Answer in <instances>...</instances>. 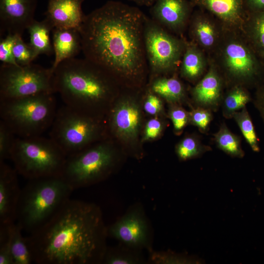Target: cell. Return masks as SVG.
Returning a JSON list of instances; mask_svg holds the SVG:
<instances>
[{"mask_svg": "<svg viewBox=\"0 0 264 264\" xmlns=\"http://www.w3.org/2000/svg\"><path fill=\"white\" fill-rule=\"evenodd\" d=\"M146 16L138 8L115 0L86 15L79 30L84 57L113 77L141 81L148 66L144 38Z\"/></svg>", "mask_w": 264, "mask_h": 264, "instance_id": "obj_1", "label": "cell"}, {"mask_svg": "<svg viewBox=\"0 0 264 264\" xmlns=\"http://www.w3.org/2000/svg\"><path fill=\"white\" fill-rule=\"evenodd\" d=\"M107 227L94 203L68 199L44 224L26 237L33 263H102Z\"/></svg>", "mask_w": 264, "mask_h": 264, "instance_id": "obj_2", "label": "cell"}, {"mask_svg": "<svg viewBox=\"0 0 264 264\" xmlns=\"http://www.w3.org/2000/svg\"><path fill=\"white\" fill-rule=\"evenodd\" d=\"M113 78L85 57L65 60L53 71L55 92L59 94L65 105L90 116L91 109L110 98Z\"/></svg>", "mask_w": 264, "mask_h": 264, "instance_id": "obj_3", "label": "cell"}, {"mask_svg": "<svg viewBox=\"0 0 264 264\" xmlns=\"http://www.w3.org/2000/svg\"><path fill=\"white\" fill-rule=\"evenodd\" d=\"M73 190L61 176L29 179L21 190L16 222L29 234L47 221Z\"/></svg>", "mask_w": 264, "mask_h": 264, "instance_id": "obj_4", "label": "cell"}, {"mask_svg": "<svg viewBox=\"0 0 264 264\" xmlns=\"http://www.w3.org/2000/svg\"><path fill=\"white\" fill-rule=\"evenodd\" d=\"M57 110L52 93L0 99L1 120L19 137L41 136L50 128Z\"/></svg>", "mask_w": 264, "mask_h": 264, "instance_id": "obj_5", "label": "cell"}, {"mask_svg": "<svg viewBox=\"0 0 264 264\" xmlns=\"http://www.w3.org/2000/svg\"><path fill=\"white\" fill-rule=\"evenodd\" d=\"M66 157L50 137L16 136L10 159L18 173L29 180L61 176Z\"/></svg>", "mask_w": 264, "mask_h": 264, "instance_id": "obj_6", "label": "cell"}, {"mask_svg": "<svg viewBox=\"0 0 264 264\" xmlns=\"http://www.w3.org/2000/svg\"><path fill=\"white\" fill-rule=\"evenodd\" d=\"M115 158L113 150L106 143L88 146L66 157L61 177L73 190L92 185L109 175Z\"/></svg>", "mask_w": 264, "mask_h": 264, "instance_id": "obj_7", "label": "cell"}, {"mask_svg": "<svg viewBox=\"0 0 264 264\" xmlns=\"http://www.w3.org/2000/svg\"><path fill=\"white\" fill-rule=\"evenodd\" d=\"M50 128L49 137L68 156L97 139L101 127L93 117L64 105L57 110Z\"/></svg>", "mask_w": 264, "mask_h": 264, "instance_id": "obj_8", "label": "cell"}, {"mask_svg": "<svg viewBox=\"0 0 264 264\" xmlns=\"http://www.w3.org/2000/svg\"><path fill=\"white\" fill-rule=\"evenodd\" d=\"M222 76L230 87L257 88L264 82V63L247 40H229L223 47Z\"/></svg>", "mask_w": 264, "mask_h": 264, "instance_id": "obj_9", "label": "cell"}, {"mask_svg": "<svg viewBox=\"0 0 264 264\" xmlns=\"http://www.w3.org/2000/svg\"><path fill=\"white\" fill-rule=\"evenodd\" d=\"M55 93L50 67L31 63L25 66L3 64L0 67V99Z\"/></svg>", "mask_w": 264, "mask_h": 264, "instance_id": "obj_10", "label": "cell"}, {"mask_svg": "<svg viewBox=\"0 0 264 264\" xmlns=\"http://www.w3.org/2000/svg\"><path fill=\"white\" fill-rule=\"evenodd\" d=\"M144 46L148 66L154 74L174 71L184 53L186 42L178 39L146 16Z\"/></svg>", "mask_w": 264, "mask_h": 264, "instance_id": "obj_11", "label": "cell"}, {"mask_svg": "<svg viewBox=\"0 0 264 264\" xmlns=\"http://www.w3.org/2000/svg\"><path fill=\"white\" fill-rule=\"evenodd\" d=\"M107 233L122 245L139 250H151L150 231L143 208H131L116 222L107 227Z\"/></svg>", "mask_w": 264, "mask_h": 264, "instance_id": "obj_12", "label": "cell"}, {"mask_svg": "<svg viewBox=\"0 0 264 264\" xmlns=\"http://www.w3.org/2000/svg\"><path fill=\"white\" fill-rule=\"evenodd\" d=\"M37 0H0V34L22 36L35 20Z\"/></svg>", "mask_w": 264, "mask_h": 264, "instance_id": "obj_13", "label": "cell"}, {"mask_svg": "<svg viewBox=\"0 0 264 264\" xmlns=\"http://www.w3.org/2000/svg\"><path fill=\"white\" fill-rule=\"evenodd\" d=\"M18 172L4 161L0 162V225L16 222L21 189Z\"/></svg>", "mask_w": 264, "mask_h": 264, "instance_id": "obj_14", "label": "cell"}, {"mask_svg": "<svg viewBox=\"0 0 264 264\" xmlns=\"http://www.w3.org/2000/svg\"><path fill=\"white\" fill-rule=\"evenodd\" d=\"M192 4L187 0H156L151 6V18L168 31L180 33L187 24Z\"/></svg>", "mask_w": 264, "mask_h": 264, "instance_id": "obj_15", "label": "cell"}, {"mask_svg": "<svg viewBox=\"0 0 264 264\" xmlns=\"http://www.w3.org/2000/svg\"><path fill=\"white\" fill-rule=\"evenodd\" d=\"M84 1L48 0L44 19L53 29L73 28L79 31L86 17L82 9Z\"/></svg>", "mask_w": 264, "mask_h": 264, "instance_id": "obj_16", "label": "cell"}, {"mask_svg": "<svg viewBox=\"0 0 264 264\" xmlns=\"http://www.w3.org/2000/svg\"><path fill=\"white\" fill-rule=\"evenodd\" d=\"M225 83L222 75L214 67L192 89V94L197 107L217 111L220 107L224 96Z\"/></svg>", "mask_w": 264, "mask_h": 264, "instance_id": "obj_17", "label": "cell"}, {"mask_svg": "<svg viewBox=\"0 0 264 264\" xmlns=\"http://www.w3.org/2000/svg\"><path fill=\"white\" fill-rule=\"evenodd\" d=\"M118 104L112 111L110 122L118 135L127 138L135 137L140 122V113L135 103L125 100Z\"/></svg>", "mask_w": 264, "mask_h": 264, "instance_id": "obj_18", "label": "cell"}, {"mask_svg": "<svg viewBox=\"0 0 264 264\" xmlns=\"http://www.w3.org/2000/svg\"><path fill=\"white\" fill-rule=\"evenodd\" d=\"M54 60L50 69L53 73L63 61L75 58L82 50L79 31L73 28H54L52 30Z\"/></svg>", "mask_w": 264, "mask_h": 264, "instance_id": "obj_19", "label": "cell"}, {"mask_svg": "<svg viewBox=\"0 0 264 264\" xmlns=\"http://www.w3.org/2000/svg\"><path fill=\"white\" fill-rule=\"evenodd\" d=\"M192 4L206 9L226 24L234 25L246 20L245 0H193Z\"/></svg>", "mask_w": 264, "mask_h": 264, "instance_id": "obj_20", "label": "cell"}, {"mask_svg": "<svg viewBox=\"0 0 264 264\" xmlns=\"http://www.w3.org/2000/svg\"><path fill=\"white\" fill-rule=\"evenodd\" d=\"M29 45L37 57L40 54L49 55L53 51L50 39V32L52 28L45 20H34L28 26Z\"/></svg>", "mask_w": 264, "mask_h": 264, "instance_id": "obj_21", "label": "cell"}, {"mask_svg": "<svg viewBox=\"0 0 264 264\" xmlns=\"http://www.w3.org/2000/svg\"><path fill=\"white\" fill-rule=\"evenodd\" d=\"M245 22L247 40L264 63V10L249 13Z\"/></svg>", "mask_w": 264, "mask_h": 264, "instance_id": "obj_22", "label": "cell"}, {"mask_svg": "<svg viewBox=\"0 0 264 264\" xmlns=\"http://www.w3.org/2000/svg\"><path fill=\"white\" fill-rule=\"evenodd\" d=\"M204 69L201 53L194 44L186 42L181 64V75L189 81H195L200 77Z\"/></svg>", "mask_w": 264, "mask_h": 264, "instance_id": "obj_23", "label": "cell"}, {"mask_svg": "<svg viewBox=\"0 0 264 264\" xmlns=\"http://www.w3.org/2000/svg\"><path fill=\"white\" fill-rule=\"evenodd\" d=\"M247 88L242 86H234L230 87L224 95L221 104L222 114L226 119L233 118L234 114L246 107L252 101Z\"/></svg>", "mask_w": 264, "mask_h": 264, "instance_id": "obj_24", "label": "cell"}, {"mask_svg": "<svg viewBox=\"0 0 264 264\" xmlns=\"http://www.w3.org/2000/svg\"><path fill=\"white\" fill-rule=\"evenodd\" d=\"M150 88L152 92L170 102H179L185 97L184 86L176 77H157Z\"/></svg>", "mask_w": 264, "mask_h": 264, "instance_id": "obj_25", "label": "cell"}, {"mask_svg": "<svg viewBox=\"0 0 264 264\" xmlns=\"http://www.w3.org/2000/svg\"><path fill=\"white\" fill-rule=\"evenodd\" d=\"M214 140L218 149L233 157L242 158L244 155L239 136L234 133L225 123L214 134Z\"/></svg>", "mask_w": 264, "mask_h": 264, "instance_id": "obj_26", "label": "cell"}, {"mask_svg": "<svg viewBox=\"0 0 264 264\" xmlns=\"http://www.w3.org/2000/svg\"><path fill=\"white\" fill-rule=\"evenodd\" d=\"M190 22V33L194 40L206 47L215 44L217 34L215 26L209 20L194 15Z\"/></svg>", "mask_w": 264, "mask_h": 264, "instance_id": "obj_27", "label": "cell"}, {"mask_svg": "<svg viewBox=\"0 0 264 264\" xmlns=\"http://www.w3.org/2000/svg\"><path fill=\"white\" fill-rule=\"evenodd\" d=\"M16 222L11 226V253L13 264H30L33 263L32 256L26 237Z\"/></svg>", "mask_w": 264, "mask_h": 264, "instance_id": "obj_28", "label": "cell"}, {"mask_svg": "<svg viewBox=\"0 0 264 264\" xmlns=\"http://www.w3.org/2000/svg\"><path fill=\"white\" fill-rule=\"evenodd\" d=\"M133 249L123 245L121 248L106 249L102 263L106 264H137L144 263L143 258Z\"/></svg>", "mask_w": 264, "mask_h": 264, "instance_id": "obj_29", "label": "cell"}, {"mask_svg": "<svg viewBox=\"0 0 264 264\" xmlns=\"http://www.w3.org/2000/svg\"><path fill=\"white\" fill-rule=\"evenodd\" d=\"M233 118L252 150L255 152H259L260 151L259 140L246 107L236 112Z\"/></svg>", "mask_w": 264, "mask_h": 264, "instance_id": "obj_30", "label": "cell"}, {"mask_svg": "<svg viewBox=\"0 0 264 264\" xmlns=\"http://www.w3.org/2000/svg\"><path fill=\"white\" fill-rule=\"evenodd\" d=\"M211 150V148L203 144L195 136H189L183 138L177 145L176 153L181 160L198 157Z\"/></svg>", "mask_w": 264, "mask_h": 264, "instance_id": "obj_31", "label": "cell"}, {"mask_svg": "<svg viewBox=\"0 0 264 264\" xmlns=\"http://www.w3.org/2000/svg\"><path fill=\"white\" fill-rule=\"evenodd\" d=\"M149 260L155 264H193L197 261L189 256L170 251H149Z\"/></svg>", "mask_w": 264, "mask_h": 264, "instance_id": "obj_32", "label": "cell"}, {"mask_svg": "<svg viewBox=\"0 0 264 264\" xmlns=\"http://www.w3.org/2000/svg\"><path fill=\"white\" fill-rule=\"evenodd\" d=\"M13 53L16 62L20 66L29 65L37 58L29 44L25 43L20 35L16 34Z\"/></svg>", "mask_w": 264, "mask_h": 264, "instance_id": "obj_33", "label": "cell"}, {"mask_svg": "<svg viewBox=\"0 0 264 264\" xmlns=\"http://www.w3.org/2000/svg\"><path fill=\"white\" fill-rule=\"evenodd\" d=\"M16 135L9 127L0 121V162L10 159Z\"/></svg>", "mask_w": 264, "mask_h": 264, "instance_id": "obj_34", "label": "cell"}, {"mask_svg": "<svg viewBox=\"0 0 264 264\" xmlns=\"http://www.w3.org/2000/svg\"><path fill=\"white\" fill-rule=\"evenodd\" d=\"M12 224L0 225V264H13L11 253Z\"/></svg>", "mask_w": 264, "mask_h": 264, "instance_id": "obj_35", "label": "cell"}, {"mask_svg": "<svg viewBox=\"0 0 264 264\" xmlns=\"http://www.w3.org/2000/svg\"><path fill=\"white\" fill-rule=\"evenodd\" d=\"M212 112L207 109L196 107L189 113V122L197 127L201 132L206 133L213 120Z\"/></svg>", "mask_w": 264, "mask_h": 264, "instance_id": "obj_36", "label": "cell"}, {"mask_svg": "<svg viewBox=\"0 0 264 264\" xmlns=\"http://www.w3.org/2000/svg\"><path fill=\"white\" fill-rule=\"evenodd\" d=\"M16 34L8 33L0 41V61L3 64L19 65L16 62L13 53V48Z\"/></svg>", "mask_w": 264, "mask_h": 264, "instance_id": "obj_37", "label": "cell"}, {"mask_svg": "<svg viewBox=\"0 0 264 264\" xmlns=\"http://www.w3.org/2000/svg\"><path fill=\"white\" fill-rule=\"evenodd\" d=\"M170 116L176 132L182 131L189 122V113L180 107H173L170 112Z\"/></svg>", "mask_w": 264, "mask_h": 264, "instance_id": "obj_38", "label": "cell"}, {"mask_svg": "<svg viewBox=\"0 0 264 264\" xmlns=\"http://www.w3.org/2000/svg\"><path fill=\"white\" fill-rule=\"evenodd\" d=\"M162 109V102L156 94L153 92L148 95L144 103V109L146 112L154 115L157 113Z\"/></svg>", "mask_w": 264, "mask_h": 264, "instance_id": "obj_39", "label": "cell"}, {"mask_svg": "<svg viewBox=\"0 0 264 264\" xmlns=\"http://www.w3.org/2000/svg\"><path fill=\"white\" fill-rule=\"evenodd\" d=\"M162 129L161 122L156 119H152L147 123L145 127V139H153L157 137Z\"/></svg>", "mask_w": 264, "mask_h": 264, "instance_id": "obj_40", "label": "cell"}, {"mask_svg": "<svg viewBox=\"0 0 264 264\" xmlns=\"http://www.w3.org/2000/svg\"><path fill=\"white\" fill-rule=\"evenodd\" d=\"M252 101L264 123V82L256 88Z\"/></svg>", "mask_w": 264, "mask_h": 264, "instance_id": "obj_41", "label": "cell"}, {"mask_svg": "<svg viewBox=\"0 0 264 264\" xmlns=\"http://www.w3.org/2000/svg\"><path fill=\"white\" fill-rule=\"evenodd\" d=\"M245 3L248 13L264 10V0H245Z\"/></svg>", "mask_w": 264, "mask_h": 264, "instance_id": "obj_42", "label": "cell"}, {"mask_svg": "<svg viewBox=\"0 0 264 264\" xmlns=\"http://www.w3.org/2000/svg\"><path fill=\"white\" fill-rule=\"evenodd\" d=\"M140 6H151L156 0H129Z\"/></svg>", "mask_w": 264, "mask_h": 264, "instance_id": "obj_43", "label": "cell"}]
</instances>
